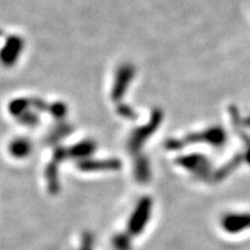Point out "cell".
Returning <instances> with one entry per match:
<instances>
[{"instance_id": "277c9868", "label": "cell", "mask_w": 250, "mask_h": 250, "mask_svg": "<svg viewBox=\"0 0 250 250\" xmlns=\"http://www.w3.org/2000/svg\"><path fill=\"white\" fill-rule=\"evenodd\" d=\"M93 249V236L89 233H85L83 236V245L80 250H92Z\"/></svg>"}, {"instance_id": "6da1fadb", "label": "cell", "mask_w": 250, "mask_h": 250, "mask_svg": "<svg viewBox=\"0 0 250 250\" xmlns=\"http://www.w3.org/2000/svg\"><path fill=\"white\" fill-rule=\"evenodd\" d=\"M153 202L149 197H143L136 205L127 223V233L131 236H137L143 233L146 225L151 219Z\"/></svg>"}, {"instance_id": "7a4b0ae2", "label": "cell", "mask_w": 250, "mask_h": 250, "mask_svg": "<svg viewBox=\"0 0 250 250\" xmlns=\"http://www.w3.org/2000/svg\"><path fill=\"white\" fill-rule=\"evenodd\" d=\"M112 246L116 250H131V235L129 233L116 234L112 239Z\"/></svg>"}, {"instance_id": "3957f363", "label": "cell", "mask_w": 250, "mask_h": 250, "mask_svg": "<svg viewBox=\"0 0 250 250\" xmlns=\"http://www.w3.org/2000/svg\"><path fill=\"white\" fill-rule=\"evenodd\" d=\"M118 165L116 162H102V164H95V162H90V164L83 165V168L86 170H96V169H114L117 168Z\"/></svg>"}]
</instances>
